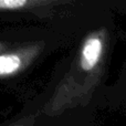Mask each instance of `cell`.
Segmentation results:
<instances>
[{
    "label": "cell",
    "mask_w": 126,
    "mask_h": 126,
    "mask_svg": "<svg viewBox=\"0 0 126 126\" xmlns=\"http://www.w3.org/2000/svg\"><path fill=\"white\" fill-rule=\"evenodd\" d=\"M103 51V42L97 35H91L85 40L81 51V67L84 71H91L100 62Z\"/></svg>",
    "instance_id": "cell-1"
},
{
    "label": "cell",
    "mask_w": 126,
    "mask_h": 126,
    "mask_svg": "<svg viewBox=\"0 0 126 126\" xmlns=\"http://www.w3.org/2000/svg\"><path fill=\"white\" fill-rule=\"evenodd\" d=\"M66 0H0V10H23Z\"/></svg>",
    "instance_id": "cell-2"
},
{
    "label": "cell",
    "mask_w": 126,
    "mask_h": 126,
    "mask_svg": "<svg viewBox=\"0 0 126 126\" xmlns=\"http://www.w3.org/2000/svg\"><path fill=\"white\" fill-rule=\"evenodd\" d=\"M21 59L18 54L8 53L0 55V76L11 75L21 67Z\"/></svg>",
    "instance_id": "cell-3"
}]
</instances>
